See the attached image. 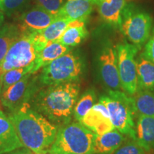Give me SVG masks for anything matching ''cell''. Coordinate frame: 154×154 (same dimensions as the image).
<instances>
[{
    "label": "cell",
    "instance_id": "7c38bea8",
    "mask_svg": "<svg viewBox=\"0 0 154 154\" xmlns=\"http://www.w3.org/2000/svg\"><path fill=\"white\" fill-rule=\"evenodd\" d=\"M80 123L97 135L106 134L115 129L107 108L100 101L94 105Z\"/></svg>",
    "mask_w": 154,
    "mask_h": 154
},
{
    "label": "cell",
    "instance_id": "484cf974",
    "mask_svg": "<svg viewBox=\"0 0 154 154\" xmlns=\"http://www.w3.org/2000/svg\"><path fill=\"white\" fill-rule=\"evenodd\" d=\"M29 0H0V11L7 16H11L22 9Z\"/></svg>",
    "mask_w": 154,
    "mask_h": 154
},
{
    "label": "cell",
    "instance_id": "4fadbf2b",
    "mask_svg": "<svg viewBox=\"0 0 154 154\" xmlns=\"http://www.w3.org/2000/svg\"><path fill=\"white\" fill-rule=\"evenodd\" d=\"M72 21L73 20L64 17H57V18L47 28L32 33L34 45L37 52L42 51L49 42H57Z\"/></svg>",
    "mask_w": 154,
    "mask_h": 154
},
{
    "label": "cell",
    "instance_id": "e0dca14e",
    "mask_svg": "<svg viewBox=\"0 0 154 154\" xmlns=\"http://www.w3.org/2000/svg\"><path fill=\"white\" fill-rule=\"evenodd\" d=\"M135 140L145 151L154 149V116H138Z\"/></svg>",
    "mask_w": 154,
    "mask_h": 154
},
{
    "label": "cell",
    "instance_id": "8fae6325",
    "mask_svg": "<svg viewBox=\"0 0 154 154\" xmlns=\"http://www.w3.org/2000/svg\"><path fill=\"white\" fill-rule=\"evenodd\" d=\"M57 17L36 6L23 13L17 24L22 34H32L47 28Z\"/></svg>",
    "mask_w": 154,
    "mask_h": 154
},
{
    "label": "cell",
    "instance_id": "44dd1931",
    "mask_svg": "<svg viewBox=\"0 0 154 154\" xmlns=\"http://www.w3.org/2000/svg\"><path fill=\"white\" fill-rule=\"evenodd\" d=\"M85 21L80 19L72 21L57 42L69 47H76L82 43L88 36Z\"/></svg>",
    "mask_w": 154,
    "mask_h": 154
},
{
    "label": "cell",
    "instance_id": "f1b7e54d",
    "mask_svg": "<svg viewBox=\"0 0 154 154\" xmlns=\"http://www.w3.org/2000/svg\"><path fill=\"white\" fill-rule=\"evenodd\" d=\"M143 54L146 57L154 63V27L152 29L151 36L146 42Z\"/></svg>",
    "mask_w": 154,
    "mask_h": 154
},
{
    "label": "cell",
    "instance_id": "d6a6232c",
    "mask_svg": "<svg viewBox=\"0 0 154 154\" xmlns=\"http://www.w3.org/2000/svg\"><path fill=\"white\" fill-rule=\"evenodd\" d=\"M0 77H1V76H0Z\"/></svg>",
    "mask_w": 154,
    "mask_h": 154
},
{
    "label": "cell",
    "instance_id": "ac0fdd59",
    "mask_svg": "<svg viewBox=\"0 0 154 154\" xmlns=\"http://www.w3.org/2000/svg\"><path fill=\"white\" fill-rule=\"evenodd\" d=\"M138 90L154 91V63L143 52L136 57Z\"/></svg>",
    "mask_w": 154,
    "mask_h": 154
},
{
    "label": "cell",
    "instance_id": "ffe728a7",
    "mask_svg": "<svg viewBox=\"0 0 154 154\" xmlns=\"http://www.w3.org/2000/svg\"><path fill=\"white\" fill-rule=\"evenodd\" d=\"M72 50V47H66L58 42H50L42 51L37 53L36 60L34 63L32 74H35L40 69L49 64L50 62L55 60Z\"/></svg>",
    "mask_w": 154,
    "mask_h": 154
},
{
    "label": "cell",
    "instance_id": "7402d4cb",
    "mask_svg": "<svg viewBox=\"0 0 154 154\" xmlns=\"http://www.w3.org/2000/svg\"><path fill=\"white\" fill-rule=\"evenodd\" d=\"M21 35L22 33L17 25L6 24L0 28V63L11 46Z\"/></svg>",
    "mask_w": 154,
    "mask_h": 154
},
{
    "label": "cell",
    "instance_id": "d6986e66",
    "mask_svg": "<svg viewBox=\"0 0 154 154\" xmlns=\"http://www.w3.org/2000/svg\"><path fill=\"white\" fill-rule=\"evenodd\" d=\"M93 5L92 0H66L57 17L71 20H86L91 14Z\"/></svg>",
    "mask_w": 154,
    "mask_h": 154
},
{
    "label": "cell",
    "instance_id": "30bf717a",
    "mask_svg": "<svg viewBox=\"0 0 154 154\" xmlns=\"http://www.w3.org/2000/svg\"><path fill=\"white\" fill-rule=\"evenodd\" d=\"M32 75H26L0 94L1 102L4 106L14 111L28 103L36 90V78Z\"/></svg>",
    "mask_w": 154,
    "mask_h": 154
},
{
    "label": "cell",
    "instance_id": "9c48e42d",
    "mask_svg": "<svg viewBox=\"0 0 154 154\" xmlns=\"http://www.w3.org/2000/svg\"><path fill=\"white\" fill-rule=\"evenodd\" d=\"M98 71L103 85L108 89H121L118 70L116 46L107 41L103 44L98 56Z\"/></svg>",
    "mask_w": 154,
    "mask_h": 154
},
{
    "label": "cell",
    "instance_id": "6da1fadb",
    "mask_svg": "<svg viewBox=\"0 0 154 154\" xmlns=\"http://www.w3.org/2000/svg\"><path fill=\"white\" fill-rule=\"evenodd\" d=\"M9 118L23 146L36 154H47L56 138L57 128L29 103L11 111Z\"/></svg>",
    "mask_w": 154,
    "mask_h": 154
},
{
    "label": "cell",
    "instance_id": "5bb4252c",
    "mask_svg": "<svg viewBox=\"0 0 154 154\" xmlns=\"http://www.w3.org/2000/svg\"><path fill=\"white\" fill-rule=\"evenodd\" d=\"M24 147L10 119L0 111V154Z\"/></svg>",
    "mask_w": 154,
    "mask_h": 154
},
{
    "label": "cell",
    "instance_id": "2e32d148",
    "mask_svg": "<svg viewBox=\"0 0 154 154\" xmlns=\"http://www.w3.org/2000/svg\"><path fill=\"white\" fill-rule=\"evenodd\" d=\"M128 0H101L97 5L100 16L107 24L120 29L122 14Z\"/></svg>",
    "mask_w": 154,
    "mask_h": 154
},
{
    "label": "cell",
    "instance_id": "7a4b0ae2",
    "mask_svg": "<svg viewBox=\"0 0 154 154\" xmlns=\"http://www.w3.org/2000/svg\"><path fill=\"white\" fill-rule=\"evenodd\" d=\"M80 91L76 82L50 85L38 91L34 99L36 111L57 123H67L76 105Z\"/></svg>",
    "mask_w": 154,
    "mask_h": 154
},
{
    "label": "cell",
    "instance_id": "4316f807",
    "mask_svg": "<svg viewBox=\"0 0 154 154\" xmlns=\"http://www.w3.org/2000/svg\"><path fill=\"white\" fill-rule=\"evenodd\" d=\"M36 6L57 17L63 5V0H34Z\"/></svg>",
    "mask_w": 154,
    "mask_h": 154
},
{
    "label": "cell",
    "instance_id": "603a6c76",
    "mask_svg": "<svg viewBox=\"0 0 154 154\" xmlns=\"http://www.w3.org/2000/svg\"><path fill=\"white\" fill-rule=\"evenodd\" d=\"M132 97L138 115L154 116V91L138 90Z\"/></svg>",
    "mask_w": 154,
    "mask_h": 154
},
{
    "label": "cell",
    "instance_id": "cb8c5ba5",
    "mask_svg": "<svg viewBox=\"0 0 154 154\" xmlns=\"http://www.w3.org/2000/svg\"><path fill=\"white\" fill-rule=\"evenodd\" d=\"M34 63L30 66L22 68L13 69L8 72L4 73L0 77V94L5 92L9 87L18 82L26 75L32 74Z\"/></svg>",
    "mask_w": 154,
    "mask_h": 154
},
{
    "label": "cell",
    "instance_id": "52a82bcc",
    "mask_svg": "<svg viewBox=\"0 0 154 154\" xmlns=\"http://www.w3.org/2000/svg\"><path fill=\"white\" fill-rule=\"evenodd\" d=\"M140 49L125 42L116 45L118 70L121 89L128 96H134L138 89L136 56Z\"/></svg>",
    "mask_w": 154,
    "mask_h": 154
},
{
    "label": "cell",
    "instance_id": "1f68e13d",
    "mask_svg": "<svg viewBox=\"0 0 154 154\" xmlns=\"http://www.w3.org/2000/svg\"><path fill=\"white\" fill-rule=\"evenodd\" d=\"M92 1H93V2H94V5H97L98 4H99L100 2L101 1V0H92Z\"/></svg>",
    "mask_w": 154,
    "mask_h": 154
},
{
    "label": "cell",
    "instance_id": "9a60e30c",
    "mask_svg": "<svg viewBox=\"0 0 154 154\" xmlns=\"http://www.w3.org/2000/svg\"><path fill=\"white\" fill-rule=\"evenodd\" d=\"M124 134L117 129L101 135H95L92 154H113L124 142Z\"/></svg>",
    "mask_w": 154,
    "mask_h": 154
},
{
    "label": "cell",
    "instance_id": "d4e9b609",
    "mask_svg": "<svg viewBox=\"0 0 154 154\" xmlns=\"http://www.w3.org/2000/svg\"><path fill=\"white\" fill-rule=\"evenodd\" d=\"M96 95L94 90H88L85 92L75 105L74 109V118L80 122L88 111L92 109L96 103Z\"/></svg>",
    "mask_w": 154,
    "mask_h": 154
},
{
    "label": "cell",
    "instance_id": "8992f818",
    "mask_svg": "<svg viewBox=\"0 0 154 154\" xmlns=\"http://www.w3.org/2000/svg\"><path fill=\"white\" fill-rule=\"evenodd\" d=\"M152 23L151 17L147 12L127 4L123 11L120 29L128 41L140 49L151 36Z\"/></svg>",
    "mask_w": 154,
    "mask_h": 154
},
{
    "label": "cell",
    "instance_id": "ba28073f",
    "mask_svg": "<svg viewBox=\"0 0 154 154\" xmlns=\"http://www.w3.org/2000/svg\"><path fill=\"white\" fill-rule=\"evenodd\" d=\"M37 51L32 34H22L9 48L0 63V76L13 69L32 65L36 60Z\"/></svg>",
    "mask_w": 154,
    "mask_h": 154
},
{
    "label": "cell",
    "instance_id": "3957f363",
    "mask_svg": "<svg viewBox=\"0 0 154 154\" xmlns=\"http://www.w3.org/2000/svg\"><path fill=\"white\" fill-rule=\"evenodd\" d=\"M99 101L106 106L116 129L133 140H136V107L133 97L120 90L108 89ZM137 119V118H136Z\"/></svg>",
    "mask_w": 154,
    "mask_h": 154
},
{
    "label": "cell",
    "instance_id": "4dcf8cb0",
    "mask_svg": "<svg viewBox=\"0 0 154 154\" xmlns=\"http://www.w3.org/2000/svg\"><path fill=\"white\" fill-rule=\"evenodd\" d=\"M4 20H5V16H4V13H2L1 11H0V28H1L2 26Z\"/></svg>",
    "mask_w": 154,
    "mask_h": 154
},
{
    "label": "cell",
    "instance_id": "83f0119b",
    "mask_svg": "<svg viewBox=\"0 0 154 154\" xmlns=\"http://www.w3.org/2000/svg\"><path fill=\"white\" fill-rule=\"evenodd\" d=\"M113 154H145V150L136 140H128L123 143Z\"/></svg>",
    "mask_w": 154,
    "mask_h": 154
},
{
    "label": "cell",
    "instance_id": "277c9868",
    "mask_svg": "<svg viewBox=\"0 0 154 154\" xmlns=\"http://www.w3.org/2000/svg\"><path fill=\"white\" fill-rule=\"evenodd\" d=\"M96 134L81 123H71L61 127L50 154H92Z\"/></svg>",
    "mask_w": 154,
    "mask_h": 154
},
{
    "label": "cell",
    "instance_id": "5b68a950",
    "mask_svg": "<svg viewBox=\"0 0 154 154\" xmlns=\"http://www.w3.org/2000/svg\"><path fill=\"white\" fill-rule=\"evenodd\" d=\"M83 69L82 57L70 51L43 67L40 81L48 86L76 82L82 76Z\"/></svg>",
    "mask_w": 154,
    "mask_h": 154
},
{
    "label": "cell",
    "instance_id": "f546056e",
    "mask_svg": "<svg viewBox=\"0 0 154 154\" xmlns=\"http://www.w3.org/2000/svg\"><path fill=\"white\" fill-rule=\"evenodd\" d=\"M20 149L15 150V151H13L9 153V154H36L35 153H34L33 151H32L31 150L28 149Z\"/></svg>",
    "mask_w": 154,
    "mask_h": 154
}]
</instances>
